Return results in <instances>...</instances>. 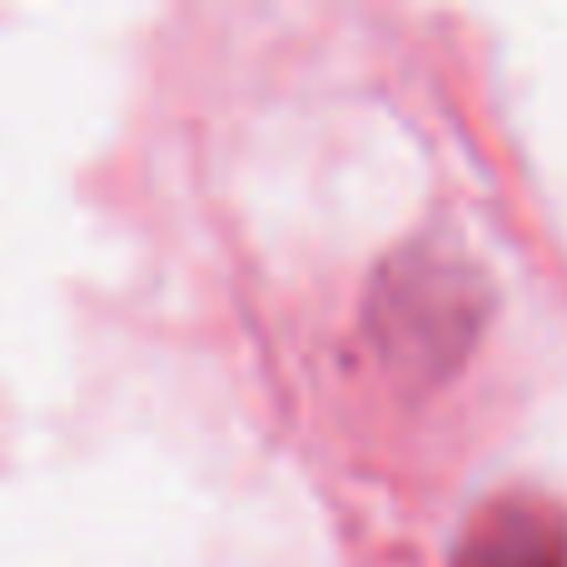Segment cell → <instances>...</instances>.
Wrapping results in <instances>:
<instances>
[{"label": "cell", "mask_w": 567, "mask_h": 567, "mask_svg": "<svg viewBox=\"0 0 567 567\" xmlns=\"http://www.w3.org/2000/svg\"><path fill=\"white\" fill-rule=\"evenodd\" d=\"M453 567H567V518L548 498L508 493L468 518Z\"/></svg>", "instance_id": "cell-1"}]
</instances>
